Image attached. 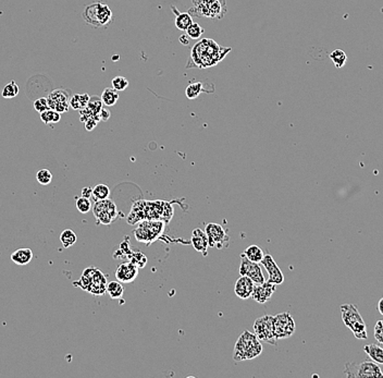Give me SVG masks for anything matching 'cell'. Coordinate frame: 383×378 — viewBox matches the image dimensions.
Returning <instances> with one entry per match:
<instances>
[{
  "instance_id": "6da1fadb",
  "label": "cell",
  "mask_w": 383,
  "mask_h": 378,
  "mask_svg": "<svg viewBox=\"0 0 383 378\" xmlns=\"http://www.w3.org/2000/svg\"><path fill=\"white\" fill-rule=\"evenodd\" d=\"M231 48H224L212 39L205 38L198 41L190 51V59L187 68L206 69L214 67L229 54Z\"/></svg>"
},
{
  "instance_id": "7a4b0ae2",
  "label": "cell",
  "mask_w": 383,
  "mask_h": 378,
  "mask_svg": "<svg viewBox=\"0 0 383 378\" xmlns=\"http://www.w3.org/2000/svg\"><path fill=\"white\" fill-rule=\"evenodd\" d=\"M263 345L255 333L248 330L243 331L234 347L233 359L235 362L254 360L263 353Z\"/></svg>"
},
{
  "instance_id": "3957f363",
  "label": "cell",
  "mask_w": 383,
  "mask_h": 378,
  "mask_svg": "<svg viewBox=\"0 0 383 378\" xmlns=\"http://www.w3.org/2000/svg\"><path fill=\"white\" fill-rule=\"evenodd\" d=\"M192 2H193V7L188 11L190 15L220 20L226 13L225 0H192Z\"/></svg>"
},
{
  "instance_id": "277c9868",
  "label": "cell",
  "mask_w": 383,
  "mask_h": 378,
  "mask_svg": "<svg viewBox=\"0 0 383 378\" xmlns=\"http://www.w3.org/2000/svg\"><path fill=\"white\" fill-rule=\"evenodd\" d=\"M83 19L95 29H106L112 22L113 14L108 5L93 3L87 5L83 10Z\"/></svg>"
},
{
  "instance_id": "5b68a950",
  "label": "cell",
  "mask_w": 383,
  "mask_h": 378,
  "mask_svg": "<svg viewBox=\"0 0 383 378\" xmlns=\"http://www.w3.org/2000/svg\"><path fill=\"white\" fill-rule=\"evenodd\" d=\"M74 285L82 288L91 295L102 296L106 293L107 278L99 269L91 267L83 271L81 279L75 281Z\"/></svg>"
},
{
  "instance_id": "8992f818",
  "label": "cell",
  "mask_w": 383,
  "mask_h": 378,
  "mask_svg": "<svg viewBox=\"0 0 383 378\" xmlns=\"http://www.w3.org/2000/svg\"><path fill=\"white\" fill-rule=\"evenodd\" d=\"M339 308H341L344 325L354 333V336L357 339H367V326H366L358 308L354 304H343Z\"/></svg>"
},
{
  "instance_id": "52a82bcc",
  "label": "cell",
  "mask_w": 383,
  "mask_h": 378,
  "mask_svg": "<svg viewBox=\"0 0 383 378\" xmlns=\"http://www.w3.org/2000/svg\"><path fill=\"white\" fill-rule=\"evenodd\" d=\"M344 374L348 378H364V377H373L379 378L383 377V373L380 368V365L372 360H365L363 362H347L345 364Z\"/></svg>"
},
{
  "instance_id": "ba28073f",
  "label": "cell",
  "mask_w": 383,
  "mask_h": 378,
  "mask_svg": "<svg viewBox=\"0 0 383 378\" xmlns=\"http://www.w3.org/2000/svg\"><path fill=\"white\" fill-rule=\"evenodd\" d=\"M163 229L164 222L161 220H143L134 231V236L138 242L150 245L162 235Z\"/></svg>"
},
{
  "instance_id": "9c48e42d",
  "label": "cell",
  "mask_w": 383,
  "mask_h": 378,
  "mask_svg": "<svg viewBox=\"0 0 383 378\" xmlns=\"http://www.w3.org/2000/svg\"><path fill=\"white\" fill-rule=\"evenodd\" d=\"M254 331L260 341L269 343V345H276L278 339L275 338L273 316L265 315L259 317L254 323Z\"/></svg>"
},
{
  "instance_id": "30bf717a",
  "label": "cell",
  "mask_w": 383,
  "mask_h": 378,
  "mask_svg": "<svg viewBox=\"0 0 383 378\" xmlns=\"http://www.w3.org/2000/svg\"><path fill=\"white\" fill-rule=\"evenodd\" d=\"M93 213L95 218L102 225H110L118 216L117 206L109 199L96 201L93 207Z\"/></svg>"
},
{
  "instance_id": "8fae6325",
  "label": "cell",
  "mask_w": 383,
  "mask_h": 378,
  "mask_svg": "<svg viewBox=\"0 0 383 378\" xmlns=\"http://www.w3.org/2000/svg\"><path fill=\"white\" fill-rule=\"evenodd\" d=\"M273 326L275 338L278 340L292 337L296 329L295 322L289 312L280 313L273 316Z\"/></svg>"
},
{
  "instance_id": "7c38bea8",
  "label": "cell",
  "mask_w": 383,
  "mask_h": 378,
  "mask_svg": "<svg viewBox=\"0 0 383 378\" xmlns=\"http://www.w3.org/2000/svg\"><path fill=\"white\" fill-rule=\"evenodd\" d=\"M205 233L208 237L209 246L216 247L218 250H221L229 245L230 238L226 235L224 228L219 223L210 222L208 223L205 229Z\"/></svg>"
},
{
  "instance_id": "4fadbf2b",
  "label": "cell",
  "mask_w": 383,
  "mask_h": 378,
  "mask_svg": "<svg viewBox=\"0 0 383 378\" xmlns=\"http://www.w3.org/2000/svg\"><path fill=\"white\" fill-rule=\"evenodd\" d=\"M239 271L241 274V276H246L250 278L256 285L266 281L263 269H261V264L249 261L244 254L241 255V264Z\"/></svg>"
},
{
  "instance_id": "5bb4252c",
  "label": "cell",
  "mask_w": 383,
  "mask_h": 378,
  "mask_svg": "<svg viewBox=\"0 0 383 378\" xmlns=\"http://www.w3.org/2000/svg\"><path fill=\"white\" fill-rule=\"evenodd\" d=\"M69 93L65 90H56L52 91L48 97V105L49 109H52L57 111L59 114H65L69 111L70 105H69Z\"/></svg>"
},
{
  "instance_id": "9a60e30c",
  "label": "cell",
  "mask_w": 383,
  "mask_h": 378,
  "mask_svg": "<svg viewBox=\"0 0 383 378\" xmlns=\"http://www.w3.org/2000/svg\"><path fill=\"white\" fill-rule=\"evenodd\" d=\"M261 265L264 266V268L267 270L268 272V281L271 282V283H274V285H282V283L284 282V276H283V272L281 271V269L279 268V266L276 265L275 261L273 260V257L271 255H265L263 261H261L260 263Z\"/></svg>"
},
{
  "instance_id": "2e32d148",
  "label": "cell",
  "mask_w": 383,
  "mask_h": 378,
  "mask_svg": "<svg viewBox=\"0 0 383 378\" xmlns=\"http://www.w3.org/2000/svg\"><path fill=\"white\" fill-rule=\"evenodd\" d=\"M275 291V285L269 281H265L263 283L255 285L254 291H252L251 298L254 299L257 303L265 304L271 299Z\"/></svg>"
},
{
  "instance_id": "e0dca14e",
  "label": "cell",
  "mask_w": 383,
  "mask_h": 378,
  "mask_svg": "<svg viewBox=\"0 0 383 378\" xmlns=\"http://www.w3.org/2000/svg\"><path fill=\"white\" fill-rule=\"evenodd\" d=\"M138 275V267L132 262H126L119 265L116 270V278L120 282H133Z\"/></svg>"
},
{
  "instance_id": "ac0fdd59",
  "label": "cell",
  "mask_w": 383,
  "mask_h": 378,
  "mask_svg": "<svg viewBox=\"0 0 383 378\" xmlns=\"http://www.w3.org/2000/svg\"><path fill=\"white\" fill-rule=\"evenodd\" d=\"M256 283L246 276H241L234 286V292L241 300H248L251 298Z\"/></svg>"
},
{
  "instance_id": "d6986e66",
  "label": "cell",
  "mask_w": 383,
  "mask_h": 378,
  "mask_svg": "<svg viewBox=\"0 0 383 378\" xmlns=\"http://www.w3.org/2000/svg\"><path fill=\"white\" fill-rule=\"evenodd\" d=\"M192 244H193L194 248L199 252L202 253L204 256H207L208 254V247L209 246V241H208V237L205 233V230H202V229H195L193 230V233H192Z\"/></svg>"
},
{
  "instance_id": "ffe728a7",
  "label": "cell",
  "mask_w": 383,
  "mask_h": 378,
  "mask_svg": "<svg viewBox=\"0 0 383 378\" xmlns=\"http://www.w3.org/2000/svg\"><path fill=\"white\" fill-rule=\"evenodd\" d=\"M33 257H34V253L31 248L22 247V248H19V250H16L15 252H13L10 256V259L14 264L24 266V265L30 264L31 261L33 260Z\"/></svg>"
},
{
  "instance_id": "44dd1931",
  "label": "cell",
  "mask_w": 383,
  "mask_h": 378,
  "mask_svg": "<svg viewBox=\"0 0 383 378\" xmlns=\"http://www.w3.org/2000/svg\"><path fill=\"white\" fill-rule=\"evenodd\" d=\"M172 10L176 14V27L181 31H186L189 25L193 23V18L188 12H180L173 6L171 7Z\"/></svg>"
},
{
  "instance_id": "7402d4cb",
  "label": "cell",
  "mask_w": 383,
  "mask_h": 378,
  "mask_svg": "<svg viewBox=\"0 0 383 378\" xmlns=\"http://www.w3.org/2000/svg\"><path fill=\"white\" fill-rule=\"evenodd\" d=\"M364 351L373 362H376L379 365H383V348H381L379 345H373V343L372 345H367L364 347Z\"/></svg>"
},
{
  "instance_id": "603a6c76",
  "label": "cell",
  "mask_w": 383,
  "mask_h": 378,
  "mask_svg": "<svg viewBox=\"0 0 383 378\" xmlns=\"http://www.w3.org/2000/svg\"><path fill=\"white\" fill-rule=\"evenodd\" d=\"M85 108L91 114L92 117H95L96 119L98 120V121H100L98 114L100 113V110L103 108V104H102V100H101L100 97H98V96L90 97V100H89V102H87V106Z\"/></svg>"
},
{
  "instance_id": "cb8c5ba5",
  "label": "cell",
  "mask_w": 383,
  "mask_h": 378,
  "mask_svg": "<svg viewBox=\"0 0 383 378\" xmlns=\"http://www.w3.org/2000/svg\"><path fill=\"white\" fill-rule=\"evenodd\" d=\"M101 100H102V104L104 106L107 107H111V106H115L118 100H119V94H118V91H116L113 88H107L104 89L101 96H100Z\"/></svg>"
},
{
  "instance_id": "d4e9b609",
  "label": "cell",
  "mask_w": 383,
  "mask_h": 378,
  "mask_svg": "<svg viewBox=\"0 0 383 378\" xmlns=\"http://www.w3.org/2000/svg\"><path fill=\"white\" fill-rule=\"evenodd\" d=\"M203 92L210 93L208 90L204 88V82H195V83H189L187 88L185 89V95L188 99H195L197 98Z\"/></svg>"
},
{
  "instance_id": "484cf974",
  "label": "cell",
  "mask_w": 383,
  "mask_h": 378,
  "mask_svg": "<svg viewBox=\"0 0 383 378\" xmlns=\"http://www.w3.org/2000/svg\"><path fill=\"white\" fill-rule=\"evenodd\" d=\"M89 94H75L69 99V105L74 110H81L87 106V102L90 100Z\"/></svg>"
},
{
  "instance_id": "4316f807",
  "label": "cell",
  "mask_w": 383,
  "mask_h": 378,
  "mask_svg": "<svg viewBox=\"0 0 383 378\" xmlns=\"http://www.w3.org/2000/svg\"><path fill=\"white\" fill-rule=\"evenodd\" d=\"M106 292L113 300H120L124 295V288L120 281H110L107 283Z\"/></svg>"
},
{
  "instance_id": "83f0119b",
  "label": "cell",
  "mask_w": 383,
  "mask_h": 378,
  "mask_svg": "<svg viewBox=\"0 0 383 378\" xmlns=\"http://www.w3.org/2000/svg\"><path fill=\"white\" fill-rule=\"evenodd\" d=\"M243 254L245 255L249 261L255 263H261L265 256L264 251L261 250L258 245H249L248 247H246V250L243 252Z\"/></svg>"
},
{
  "instance_id": "f1b7e54d",
  "label": "cell",
  "mask_w": 383,
  "mask_h": 378,
  "mask_svg": "<svg viewBox=\"0 0 383 378\" xmlns=\"http://www.w3.org/2000/svg\"><path fill=\"white\" fill-rule=\"evenodd\" d=\"M76 235L73 233L71 229H66L60 235V242L62 244L65 248H69L73 246L76 243Z\"/></svg>"
},
{
  "instance_id": "f546056e",
  "label": "cell",
  "mask_w": 383,
  "mask_h": 378,
  "mask_svg": "<svg viewBox=\"0 0 383 378\" xmlns=\"http://www.w3.org/2000/svg\"><path fill=\"white\" fill-rule=\"evenodd\" d=\"M330 59L332 60L333 65L336 67V68H343L347 61V56L345 54V51L342 50V49H335L333 50L332 53L330 54Z\"/></svg>"
},
{
  "instance_id": "4dcf8cb0",
  "label": "cell",
  "mask_w": 383,
  "mask_h": 378,
  "mask_svg": "<svg viewBox=\"0 0 383 378\" xmlns=\"http://www.w3.org/2000/svg\"><path fill=\"white\" fill-rule=\"evenodd\" d=\"M110 188L106 184H97L93 188V197L95 201H101L109 199Z\"/></svg>"
},
{
  "instance_id": "1f68e13d",
  "label": "cell",
  "mask_w": 383,
  "mask_h": 378,
  "mask_svg": "<svg viewBox=\"0 0 383 378\" xmlns=\"http://www.w3.org/2000/svg\"><path fill=\"white\" fill-rule=\"evenodd\" d=\"M61 119V116L59 113H57V111L52 110V109H48L46 111H44V113L40 114V120L46 124H52V123H57L60 121Z\"/></svg>"
},
{
  "instance_id": "d6a6232c",
  "label": "cell",
  "mask_w": 383,
  "mask_h": 378,
  "mask_svg": "<svg viewBox=\"0 0 383 378\" xmlns=\"http://www.w3.org/2000/svg\"><path fill=\"white\" fill-rule=\"evenodd\" d=\"M17 94H19V87H17V84L15 83V81H11V82H9L4 88L2 96L4 98L10 99V98H14L17 95Z\"/></svg>"
},
{
  "instance_id": "836d02e7",
  "label": "cell",
  "mask_w": 383,
  "mask_h": 378,
  "mask_svg": "<svg viewBox=\"0 0 383 378\" xmlns=\"http://www.w3.org/2000/svg\"><path fill=\"white\" fill-rule=\"evenodd\" d=\"M204 29L202 28V27H200V25L199 24H197V23H192L190 25H189V27L187 28V30H186V35L189 37V38H192V39H198V38H200V37H202V35H203V34H204Z\"/></svg>"
},
{
  "instance_id": "e575fe53",
  "label": "cell",
  "mask_w": 383,
  "mask_h": 378,
  "mask_svg": "<svg viewBox=\"0 0 383 378\" xmlns=\"http://www.w3.org/2000/svg\"><path fill=\"white\" fill-rule=\"evenodd\" d=\"M36 180L41 185H48L52 181V174L46 168H42L37 171Z\"/></svg>"
},
{
  "instance_id": "d590c367",
  "label": "cell",
  "mask_w": 383,
  "mask_h": 378,
  "mask_svg": "<svg viewBox=\"0 0 383 378\" xmlns=\"http://www.w3.org/2000/svg\"><path fill=\"white\" fill-rule=\"evenodd\" d=\"M76 208H77L78 212L82 213V214L90 213V211L92 209L91 200L87 199V197H84V196L78 197V199L76 200Z\"/></svg>"
},
{
  "instance_id": "8d00e7d4",
  "label": "cell",
  "mask_w": 383,
  "mask_h": 378,
  "mask_svg": "<svg viewBox=\"0 0 383 378\" xmlns=\"http://www.w3.org/2000/svg\"><path fill=\"white\" fill-rule=\"evenodd\" d=\"M111 84H112V88L116 91L122 92L127 89L130 83H129V80L124 78V76H116V78L112 80Z\"/></svg>"
},
{
  "instance_id": "74e56055",
  "label": "cell",
  "mask_w": 383,
  "mask_h": 378,
  "mask_svg": "<svg viewBox=\"0 0 383 378\" xmlns=\"http://www.w3.org/2000/svg\"><path fill=\"white\" fill-rule=\"evenodd\" d=\"M131 259H132V260H131V262L135 264L138 268L145 267V265L147 263V257L145 256V254L139 253V252L132 253V255H131Z\"/></svg>"
},
{
  "instance_id": "f35d334b",
  "label": "cell",
  "mask_w": 383,
  "mask_h": 378,
  "mask_svg": "<svg viewBox=\"0 0 383 378\" xmlns=\"http://www.w3.org/2000/svg\"><path fill=\"white\" fill-rule=\"evenodd\" d=\"M34 109L37 111V113L41 114L44 111H46L49 109L48 105V100L45 97H40L38 99H35L34 101Z\"/></svg>"
},
{
  "instance_id": "ab89813d",
  "label": "cell",
  "mask_w": 383,
  "mask_h": 378,
  "mask_svg": "<svg viewBox=\"0 0 383 378\" xmlns=\"http://www.w3.org/2000/svg\"><path fill=\"white\" fill-rule=\"evenodd\" d=\"M374 333V338L379 342L383 345V321H378L376 323V326H374L373 329Z\"/></svg>"
},
{
  "instance_id": "60d3db41",
  "label": "cell",
  "mask_w": 383,
  "mask_h": 378,
  "mask_svg": "<svg viewBox=\"0 0 383 378\" xmlns=\"http://www.w3.org/2000/svg\"><path fill=\"white\" fill-rule=\"evenodd\" d=\"M85 123V129L87 131H93L94 129L97 127V123H98V120L96 119L95 117H91L86 120V121L84 122Z\"/></svg>"
},
{
  "instance_id": "b9f144b4",
  "label": "cell",
  "mask_w": 383,
  "mask_h": 378,
  "mask_svg": "<svg viewBox=\"0 0 383 378\" xmlns=\"http://www.w3.org/2000/svg\"><path fill=\"white\" fill-rule=\"evenodd\" d=\"M110 116H111V113H110V110H108L107 108H102L100 110V113L98 114L100 121H108Z\"/></svg>"
},
{
  "instance_id": "7bdbcfd3",
  "label": "cell",
  "mask_w": 383,
  "mask_h": 378,
  "mask_svg": "<svg viewBox=\"0 0 383 378\" xmlns=\"http://www.w3.org/2000/svg\"><path fill=\"white\" fill-rule=\"evenodd\" d=\"M93 195V188L90 186H85L82 190V196L87 197V199H91Z\"/></svg>"
},
{
  "instance_id": "ee69618b",
  "label": "cell",
  "mask_w": 383,
  "mask_h": 378,
  "mask_svg": "<svg viewBox=\"0 0 383 378\" xmlns=\"http://www.w3.org/2000/svg\"><path fill=\"white\" fill-rule=\"evenodd\" d=\"M180 41L182 43V44H183V45H188L189 39H188V36L186 35V34H185V35H182V36H180Z\"/></svg>"
},
{
  "instance_id": "f6af8a7d",
  "label": "cell",
  "mask_w": 383,
  "mask_h": 378,
  "mask_svg": "<svg viewBox=\"0 0 383 378\" xmlns=\"http://www.w3.org/2000/svg\"><path fill=\"white\" fill-rule=\"evenodd\" d=\"M378 311L383 315V298H381L378 302Z\"/></svg>"
}]
</instances>
